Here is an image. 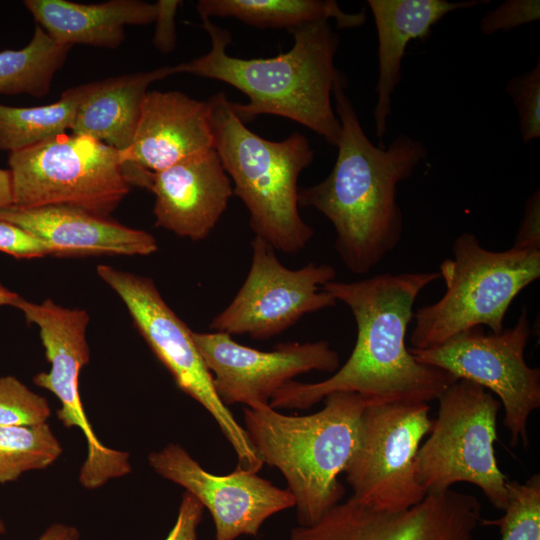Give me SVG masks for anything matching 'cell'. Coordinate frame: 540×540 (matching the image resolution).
Returning <instances> with one entry per match:
<instances>
[{
    "mask_svg": "<svg viewBox=\"0 0 540 540\" xmlns=\"http://www.w3.org/2000/svg\"><path fill=\"white\" fill-rule=\"evenodd\" d=\"M438 278V272H405L326 283L322 288L344 303L354 317L355 346L329 378L315 383L290 381L273 395L269 405L308 409L335 392L359 394L367 405L437 400L458 379L419 363L405 338L418 295Z\"/></svg>",
    "mask_w": 540,
    "mask_h": 540,
    "instance_id": "cell-1",
    "label": "cell"
},
{
    "mask_svg": "<svg viewBox=\"0 0 540 540\" xmlns=\"http://www.w3.org/2000/svg\"><path fill=\"white\" fill-rule=\"evenodd\" d=\"M345 76L333 95L341 133L329 175L299 190V205L312 207L333 225L335 250L346 268L367 274L400 242L403 215L397 187L427 158L421 141L400 134L388 147L375 146L366 136L344 88Z\"/></svg>",
    "mask_w": 540,
    "mask_h": 540,
    "instance_id": "cell-2",
    "label": "cell"
},
{
    "mask_svg": "<svg viewBox=\"0 0 540 540\" xmlns=\"http://www.w3.org/2000/svg\"><path fill=\"white\" fill-rule=\"evenodd\" d=\"M209 34L211 49L190 62L176 65V72L190 73L227 83L248 98L246 104L232 102L242 122L261 114L291 119L336 146L341 124L331 93L343 74L334 65L339 35L328 20L309 22L288 30L294 38L291 49L272 58L242 59L226 51L230 33L201 17Z\"/></svg>",
    "mask_w": 540,
    "mask_h": 540,
    "instance_id": "cell-3",
    "label": "cell"
},
{
    "mask_svg": "<svg viewBox=\"0 0 540 540\" xmlns=\"http://www.w3.org/2000/svg\"><path fill=\"white\" fill-rule=\"evenodd\" d=\"M309 415H285L270 405L243 410L244 429L263 463L283 474L300 526L318 522L344 497L338 480L359 441L365 400L335 392Z\"/></svg>",
    "mask_w": 540,
    "mask_h": 540,
    "instance_id": "cell-4",
    "label": "cell"
},
{
    "mask_svg": "<svg viewBox=\"0 0 540 540\" xmlns=\"http://www.w3.org/2000/svg\"><path fill=\"white\" fill-rule=\"evenodd\" d=\"M207 102L213 147L234 183L233 194L249 212L255 236L275 250L298 253L314 235L298 209V177L314 159L307 138L292 133L282 141L265 139L239 119L223 92Z\"/></svg>",
    "mask_w": 540,
    "mask_h": 540,
    "instance_id": "cell-5",
    "label": "cell"
},
{
    "mask_svg": "<svg viewBox=\"0 0 540 540\" xmlns=\"http://www.w3.org/2000/svg\"><path fill=\"white\" fill-rule=\"evenodd\" d=\"M452 253L439 267L443 296L413 313L411 348L434 347L477 326L501 332L515 297L540 277V250L492 251L465 232L455 239Z\"/></svg>",
    "mask_w": 540,
    "mask_h": 540,
    "instance_id": "cell-6",
    "label": "cell"
},
{
    "mask_svg": "<svg viewBox=\"0 0 540 540\" xmlns=\"http://www.w3.org/2000/svg\"><path fill=\"white\" fill-rule=\"evenodd\" d=\"M437 400V417L415 459L418 482L427 494L446 491L455 483H471L504 511L508 478L498 466L494 449L500 401L465 379L452 383Z\"/></svg>",
    "mask_w": 540,
    "mask_h": 540,
    "instance_id": "cell-7",
    "label": "cell"
},
{
    "mask_svg": "<svg viewBox=\"0 0 540 540\" xmlns=\"http://www.w3.org/2000/svg\"><path fill=\"white\" fill-rule=\"evenodd\" d=\"M13 205L69 206L108 217L131 184L121 154L86 135L66 133L9 153Z\"/></svg>",
    "mask_w": 540,
    "mask_h": 540,
    "instance_id": "cell-8",
    "label": "cell"
},
{
    "mask_svg": "<svg viewBox=\"0 0 540 540\" xmlns=\"http://www.w3.org/2000/svg\"><path fill=\"white\" fill-rule=\"evenodd\" d=\"M97 273L122 299L135 327L178 388L215 419L237 455L236 468L257 473L264 464L261 457L244 427L217 395L192 331L168 306L152 279L110 265H98Z\"/></svg>",
    "mask_w": 540,
    "mask_h": 540,
    "instance_id": "cell-9",
    "label": "cell"
},
{
    "mask_svg": "<svg viewBox=\"0 0 540 540\" xmlns=\"http://www.w3.org/2000/svg\"><path fill=\"white\" fill-rule=\"evenodd\" d=\"M531 336L526 309L514 326L486 333L477 326L426 349L409 348L422 364L442 369L456 379L474 382L497 395L510 445L529 447L528 419L540 407V369L530 367L524 351Z\"/></svg>",
    "mask_w": 540,
    "mask_h": 540,
    "instance_id": "cell-10",
    "label": "cell"
},
{
    "mask_svg": "<svg viewBox=\"0 0 540 540\" xmlns=\"http://www.w3.org/2000/svg\"><path fill=\"white\" fill-rule=\"evenodd\" d=\"M428 403L366 405L359 441L346 469L358 503L382 511H402L427 495L418 482L415 459L430 432Z\"/></svg>",
    "mask_w": 540,
    "mask_h": 540,
    "instance_id": "cell-11",
    "label": "cell"
},
{
    "mask_svg": "<svg viewBox=\"0 0 540 540\" xmlns=\"http://www.w3.org/2000/svg\"><path fill=\"white\" fill-rule=\"evenodd\" d=\"M14 307L27 322L39 327L48 372L33 377V383L53 393L61 403L56 416L67 427H76L87 443V455L79 473L80 484L89 490L102 487L111 479L132 471L129 454L105 446L96 436L84 411L79 394V373L88 364L90 350L86 338L89 315L84 309H71L52 300L33 303L20 297Z\"/></svg>",
    "mask_w": 540,
    "mask_h": 540,
    "instance_id": "cell-12",
    "label": "cell"
},
{
    "mask_svg": "<svg viewBox=\"0 0 540 540\" xmlns=\"http://www.w3.org/2000/svg\"><path fill=\"white\" fill-rule=\"evenodd\" d=\"M251 249L248 274L229 305L212 319L213 332L265 340L303 316L336 304L322 288L335 280L333 266L310 262L298 269L285 267L275 249L258 236L252 239Z\"/></svg>",
    "mask_w": 540,
    "mask_h": 540,
    "instance_id": "cell-13",
    "label": "cell"
},
{
    "mask_svg": "<svg viewBox=\"0 0 540 540\" xmlns=\"http://www.w3.org/2000/svg\"><path fill=\"white\" fill-rule=\"evenodd\" d=\"M482 519L478 498L452 489L396 512L349 498L315 524L293 528L290 540H473Z\"/></svg>",
    "mask_w": 540,
    "mask_h": 540,
    "instance_id": "cell-14",
    "label": "cell"
},
{
    "mask_svg": "<svg viewBox=\"0 0 540 540\" xmlns=\"http://www.w3.org/2000/svg\"><path fill=\"white\" fill-rule=\"evenodd\" d=\"M192 336L226 406L266 407L296 376L312 370L334 373L340 367L339 354L326 340L283 343L261 351L241 345L225 333L192 331Z\"/></svg>",
    "mask_w": 540,
    "mask_h": 540,
    "instance_id": "cell-15",
    "label": "cell"
},
{
    "mask_svg": "<svg viewBox=\"0 0 540 540\" xmlns=\"http://www.w3.org/2000/svg\"><path fill=\"white\" fill-rule=\"evenodd\" d=\"M148 463L157 474L184 487L208 509L215 525L214 540L257 536L269 517L295 506L288 489L238 468L227 475L209 473L178 444L170 443L150 453Z\"/></svg>",
    "mask_w": 540,
    "mask_h": 540,
    "instance_id": "cell-16",
    "label": "cell"
},
{
    "mask_svg": "<svg viewBox=\"0 0 540 540\" xmlns=\"http://www.w3.org/2000/svg\"><path fill=\"white\" fill-rule=\"evenodd\" d=\"M150 191L155 225L193 241L208 237L233 195L214 148L152 172Z\"/></svg>",
    "mask_w": 540,
    "mask_h": 540,
    "instance_id": "cell-17",
    "label": "cell"
},
{
    "mask_svg": "<svg viewBox=\"0 0 540 540\" xmlns=\"http://www.w3.org/2000/svg\"><path fill=\"white\" fill-rule=\"evenodd\" d=\"M213 147L207 101L178 91H148L129 152V164L158 172Z\"/></svg>",
    "mask_w": 540,
    "mask_h": 540,
    "instance_id": "cell-18",
    "label": "cell"
},
{
    "mask_svg": "<svg viewBox=\"0 0 540 540\" xmlns=\"http://www.w3.org/2000/svg\"><path fill=\"white\" fill-rule=\"evenodd\" d=\"M0 220L13 223L42 241L52 255H149L154 236L88 211L69 206L0 209Z\"/></svg>",
    "mask_w": 540,
    "mask_h": 540,
    "instance_id": "cell-19",
    "label": "cell"
},
{
    "mask_svg": "<svg viewBox=\"0 0 540 540\" xmlns=\"http://www.w3.org/2000/svg\"><path fill=\"white\" fill-rule=\"evenodd\" d=\"M176 73L175 66H164L96 81L78 108L71 128L73 134L89 136L116 149L131 185L150 189L152 180V172L129 164L143 99L152 82Z\"/></svg>",
    "mask_w": 540,
    "mask_h": 540,
    "instance_id": "cell-20",
    "label": "cell"
},
{
    "mask_svg": "<svg viewBox=\"0 0 540 540\" xmlns=\"http://www.w3.org/2000/svg\"><path fill=\"white\" fill-rule=\"evenodd\" d=\"M489 0L450 2L446 0H368L378 37L377 101L373 111L376 135L381 139L387 131L392 111V95L401 82L402 60L408 44L424 41L432 27L448 13L467 9ZM381 147H383L381 145ZM385 147V146H384Z\"/></svg>",
    "mask_w": 540,
    "mask_h": 540,
    "instance_id": "cell-21",
    "label": "cell"
},
{
    "mask_svg": "<svg viewBox=\"0 0 540 540\" xmlns=\"http://www.w3.org/2000/svg\"><path fill=\"white\" fill-rule=\"evenodd\" d=\"M37 25L57 43L115 49L125 39L126 25L154 22L155 4L139 0H110L82 4L65 0H25Z\"/></svg>",
    "mask_w": 540,
    "mask_h": 540,
    "instance_id": "cell-22",
    "label": "cell"
},
{
    "mask_svg": "<svg viewBox=\"0 0 540 540\" xmlns=\"http://www.w3.org/2000/svg\"><path fill=\"white\" fill-rule=\"evenodd\" d=\"M200 17H234L257 28H286L334 18L339 29L356 28L366 21L365 11L346 13L333 0H200Z\"/></svg>",
    "mask_w": 540,
    "mask_h": 540,
    "instance_id": "cell-23",
    "label": "cell"
},
{
    "mask_svg": "<svg viewBox=\"0 0 540 540\" xmlns=\"http://www.w3.org/2000/svg\"><path fill=\"white\" fill-rule=\"evenodd\" d=\"M93 84L70 88L48 105L13 107L0 104V150L12 153L71 130L78 108Z\"/></svg>",
    "mask_w": 540,
    "mask_h": 540,
    "instance_id": "cell-24",
    "label": "cell"
},
{
    "mask_svg": "<svg viewBox=\"0 0 540 540\" xmlns=\"http://www.w3.org/2000/svg\"><path fill=\"white\" fill-rule=\"evenodd\" d=\"M70 49L71 46L57 43L36 25L24 48L0 51V94L45 96Z\"/></svg>",
    "mask_w": 540,
    "mask_h": 540,
    "instance_id": "cell-25",
    "label": "cell"
},
{
    "mask_svg": "<svg viewBox=\"0 0 540 540\" xmlns=\"http://www.w3.org/2000/svg\"><path fill=\"white\" fill-rule=\"evenodd\" d=\"M59 440L46 423L0 426V484L51 466L62 454Z\"/></svg>",
    "mask_w": 540,
    "mask_h": 540,
    "instance_id": "cell-26",
    "label": "cell"
},
{
    "mask_svg": "<svg viewBox=\"0 0 540 540\" xmlns=\"http://www.w3.org/2000/svg\"><path fill=\"white\" fill-rule=\"evenodd\" d=\"M508 504L499 519H482L481 526L497 525L500 540H540V474L519 483L507 481Z\"/></svg>",
    "mask_w": 540,
    "mask_h": 540,
    "instance_id": "cell-27",
    "label": "cell"
},
{
    "mask_svg": "<svg viewBox=\"0 0 540 540\" xmlns=\"http://www.w3.org/2000/svg\"><path fill=\"white\" fill-rule=\"evenodd\" d=\"M48 401L12 375L0 377V426H33L47 422Z\"/></svg>",
    "mask_w": 540,
    "mask_h": 540,
    "instance_id": "cell-28",
    "label": "cell"
},
{
    "mask_svg": "<svg viewBox=\"0 0 540 540\" xmlns=\"http://www.w3.org/2000/svg\"><path fill=\"white\" fill-rule=\"evenodd\" d=\"M516 108L524 143L540 138V59L525 73L513 76L505 87Z\"/></svg>",
    "mask_w": 540,
    "mask_h": 540,
    "instance_id": "cell-29",
    "label": "cell"
},
{
    "mask_svg": "<svg viewBox=\"0 0 540 540\" xmlns=\"http://www.w3.org/2000/svg\"><path fill=\"white\" fill-rule=\"evenodd\" d=\"M539 19V0H506L482 17L479 29L484 35L489 36L498 31H509Z\"/></svg>",
    "mask_w": 540,
    "mask_h": 540,
    "instance_id": "cell-30",
    "label": "cell"
},
{
    "mask_svg": "<svg viewBox=\"0 0 540 540\" xmlns=\"http://www.w3.org/2000/svg\"><path fill=\"white\" fill-rule=\"evenodd\" d=\"M0 251L19 259L52 255V250L46 242L4 220H0Z\"/></svg>",
    "mask_w": 540,
    "mask_h": 540,
    "instance_id": "cell-31",
    "label": "cell"
},
{
    "mask_svg": "<svg viewBox=\"0 0 540 540\" xmlns=\"http://www.w3.org/2000/svg\"><path fill=\"white\" fill-rule=\"evenodd\" d=\"M204 513V506L191 493L182 495L178 515L165 540H199L197 529Z\"/></svg>",
    "mask_w": 540,
    "mask_h": 540,
    "instance_id": "cell-32",
    "label": "cell"
},
{
    "mask_svg": "<svg viewBox=\"0 0 540 540\" xmlns=\"http://www.w3.org/2000/svg\"><path fill=\"white\" fill-rule=\"evenodd\" d=\"M181 1L159 0L155 3L154 46L162 53H170L176 46L175 16Z\"/></svg>",
    "mask_w": 540,
    "mask_h": 540,
    "instance_id": "cell-33",
    "label": "cell"
},
{
    "mask_svg": "<svg viewBox=\"0 0 540 540\" xmlns=\"http://www.w3.org/2000/svg\"><path fill=\"white\" fill-rule=\"evenodd\" d=\"M513 247L540 250V191L527 199Z\"/></svg>",
    "mask_w": 540,
    "mask_h": 540,
    "instance_id": "cell-34",
    "label": "cell"
},
{
    "mask_svg": "<svg viewBox=\"0 0 540 540\" xmlns=\"http://www.w3.org/2000/svg\"><path fill=\"white\" fill-rule=\"evenodd\" d=\"M80 533L74 526L55 523L49 526L38 538V540H79Z\"/></svg>",
    "mask_w": 540,
    "mask_h": 540,
    "instance_id": "cell-35",
    "label": "cell"
},
{
    "mask_svg": "<svg viewBox=\"0 0 540 540\" xmlns=\"http://www.w3.org/2000/svg\"><path fill=\"white\" fill-rule=\"evenodd\" d=\"M13 205L12 183L8 169L0 168V209Z\"/></svg>",
    "mask_w": 540,
    "mask_h": 540,
    "instance_id": "cell-36",
    "label": "cell"
},
{
    "mask_svg": "<svg viewBox=\"0 0 540 540\" xmlns=\"http://www.w3.org/2000/svg\"><path fill=\"white\" fill-rule=\"evenodd\" d=\"M21 296L17 293L9 290L3 284L0 283V307L13 306Z\"/></svg>",
    "mask_w": 540,
    "mask_h": 540,
    "instance_id": "cell-37",
    "label": "cell"
},
{
    "mask_svg": "<svg viewBox=\"0 0 540 540\" xmlns=\"http://www.w3.org/2000/svg\"><path fill=\"white\" fill-rule=\"evenodd\" d=\"M6 532V525L2 519H0V535Z\"/></svg>",
    "mask_w": 540,
    "mask_h": 540,
    "instance_id": "cell-38",
    "label": "cell"
}]
</instances>
